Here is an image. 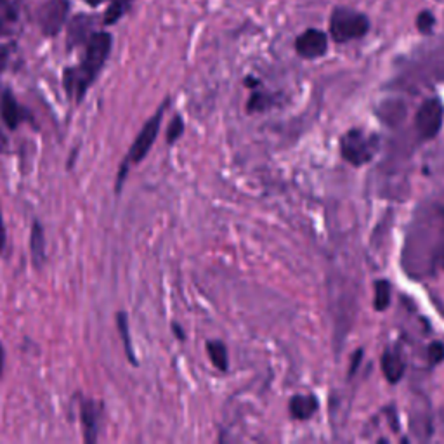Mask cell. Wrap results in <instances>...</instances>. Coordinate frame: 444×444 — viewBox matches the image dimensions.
<instances>
[{
	"instance_id": "d6986e66",
	"label": "cell",
	"mask_w": 444,
	"mask_h": 444,
	"mask_svg": "<svg viewBox=\"0 0 444 444\" xmlns=\"http://www.w3.org/2000/svg\"><path fill=\"white\" fill-rule=\"evenodd\" d=\"M271 106H273V97H271L269 94L261 92V90L254 89V92H252L250 99H248V103H247L248 113H255V111H264V110H267V108H271Z\"/></svg>"
},
{
	"instance_id": "ac0fdd59",
	"label": "cell",
	"mask_w": 444,
	"mask_h": 444,
	"mask_svg": "<svg viewBox=\"0 0 444 444\" xmlns=\"http://www.w3.org/2000/svg\"><path fill=\"white\" fill-rule=\"evenodd\" d=\"M391 304V285L385 280L375 281V299L373 308L377 311H385Z\"/></svg>"
},
{
	"instance_id": "277c9868",
	"label": "cell",
	"mask_w": 444,
	"mask_h": 444,
	"mask_svg": "<svg viewBox=\"0 0 444 444\" xmlns=\"http://www.w3.org/2000/svg\"><path fill=\"white\" fill-rule=\"evenodd\" d=\"M378 148V137L368 136L366 132L359 129H352L348 134H344L341 141V151L344 160L349 164L361 167V165L371 162Z\"/></svg>"
},
{
	"instance_id": "cb8c5ba5",
	"label": "cell",
	"mask_w": 444,
	"mask_h": 444,
	"mask_svg": "<svg viewBox=\"0 0 444 444\" xmlns=\"http://www.w3.org/2000/svg\"><path fill=\"white\" fill-rule=\"evenodd\" d=\"M6 243H7V229L2 219V210H0V255H2L3 250H6Z\"/></svg>"
},
{
	"instance_id": "7c38bea8",
	"label": "cell",
	"mask_w": 444,
	"mask_h": 444,
	"mask_svg": "<svg viewBox=\"0 0 444 444\" xmlns=\"http://www.w3.org/2000/svg\"><path fill=\"white\" fill-rule=\"evenodd\" d=\"M288 410L295 420H309L317 411V399L311 394H297L290 399Z\"/></svg>"
},
{
	"instance_id": "f1b7e54d",
	"label": "cell",
	"mask_w": 444,
	"mask_h": 444,
	"mask_svg": "<svg viewBox=\"0 0 444 444\" xmlns=\"http://www.w3.org/2000/svg\"><path fill=\"white\" fill-rule=\"evenodd\" d=\"M259 84H261V82H259L257 78H254V77H247V78H245V85H247V87L257 89Z\"/></svg>"
},
{
	"instance_id": "ffe728a7",
	"label": "cell",
	"mask_w": 444,
	"mask_h": 444,
	"mask_svg": "<svg viewBox=\"0 0 444 444\" xmlns=\"http://www.w3.org/2000/svg\"><path fill=\"white\" fill-rule=\"evenodd\" d=\"M184 131H186V125H184V120L180 115H176L174 118H172L171 125H169L167 129V144L169 146H172V144H176L178 141L180 139V136H182Z\"/></svg>"
},
{
	"instance_id": "7402d4cb",
	"label": "cell",
	"mask_w": 444,
	"mask_h": 444,
	"mask_svg": "<svg viewBox=\"0 0 444 444\" xmlns=\"http://www.w3.org/2000/svg\"><path fill=\"white\" fill-rule=\"evenodd\" d=\"M429 359L432 364H439L444 361V344L443 342H432L429 348Z\"/></svg>"
},
{
	"instance_id": "484cf974",
	"label": "cell",
	"mask_w": 444,
	"mask_h": 444,
	"mask_svg": "<svg viewBox=\"0 0 444 444\" xmlns=\"http://www.w3.org/2000/svg\"><path fill=\"white\" fill-rule=\"evenodd\" d=\"M171 328H172V334L176 335V338H178V341H180V342L186 341V338H187L186 331H184V328L180 327V324L178 323V321H174V323L171 324Z\"/></svg>"
},
{
	"instance_id": "52a82bcc",
	"label": "cell",
	"mask_w": 444,
	"mask_h": 444,
	"mask_svg": "<svg viewBox=\"0 0 444 444\" xmlns=\"http://www.w3.org/2000/svg\"><path fill=\"white\" fill-rule=\"evenodd\" d=\"M104 404L101 401L80 398V424L84 431V441L96 444L99 439V431L103 427Z\"/></svg>"
},
{
	"instance_id": "4316f807",
	"label": "cell",
	"mask_w": 444,
	"mask_h": 444,
	"mask_svg": "<svg viewBox=\"0 0 444 444\" xmlns=\"http://www.w3.org/2000/svg\"><path fill=\"white\" fill-rule=\"evenodd\" d=\"M7 150H9V139H7L6 132H3L2 129H0V155L6 153Z\"/></svg>"
},
{
	"instance_id": "44dd1931",
	"label": "cell",
	"mask_w": 444,
	"mask_h": 444,
	"mask_svg": "<svg viewBox=\"0 0 444 444\" xmlns=\"http://www.w3.org/2000/svg\"><path fill=\"white\" fill-rule=\"evenodd\" d=\"M415 24H417V28L420 34H424V35L432 34V30H434V27H436L434 14H432L431 10H422V13H418L417 20H415Z\"/></svg>"
},
{
	"instance_id": "5bb4252c",
	"label": "cell",
	"mask_w": 444,
	"mask_h": 444,
	"mask_svg": "<svg viewBox=\"0 0 444 444\" xmlns=\"http://www.w3.org/2000/svg\"><path fill=\"white\" fill-rule=\"evenodd\" d=\"M382 371L391 384H398L404 375V361L399 352L385 351L382 356Z\"/></svg>"
},
{
	"instance_id": "6da1fadb",
	"label": "cell",
	"mask_w": 444,
	"mask_h": 444,
	"mask_svg": "<svg viewBox=\"0 0 444 444\" xmlns=\"http://www.w3.org/2000/svg\"><path fill=\"white\" fill-rule=\"evenodd\" d=\"M111 47H113L111 34L94 31L92 37L85 44V52L82 56L80 64L68 66L63 71V89L75 104H80L84 101L89 87L99 77L111 54Z\"/></svg>"
},
{
	"instance_id": "4fadbf2b",
	"label": "cell",
	"mask_w": 444,
	"mask_h": 444,
	"mask_svg": "<svg viewBox=\"0 0 444 444\" xmlns=\"http://www.w3.org/2000/svg\"><path fill=\"white\" fill-rule=\"evenodd\" d=\"M115 321H117V330L120 334L122 344H124V351L125 356H127L129 363L132 366H137L139 361H137L136 352H134V345H132V338H131V324H129V316L125 311H118L115 314Z\"/></svg>"
},
{
	"instance_id": "83f0119b",
	"label": "cell",
	"mask_w": 444,
	"mask_h": 444,
	"mask_svg": "<svg viewBox=\"0 0 444 444\" xmlns=\"http://www.w3.org/2000/svg\"><path fill=\"white\" fill-rule=\"evenodd\" d=\"M363 357V351H356V355L352 356V364H351V370H349V373H355L357 364H359V359Z\"/></svg>"
},
{
	"instance_id": "30bf717a",
	"label": "cell",
	"mask_w": 444,
	"mask_h": 444,
	"mask_svg": "<svg viewBox=\"0 0 444 444\" xmlns=\"http://www.w3.org/2000/svg\"><path fill=\"white\" fill-rule=\"evenodd\" d=\"M92 27H94L92 17L87 16V14H77V16L68 23V31H66L68 50L87 44L89 38L92 37L94 34Z\"/></svg>"
},
{
	"instance_id": "7a4b0ae2",
	"label": "cell",
	"mask_w": 444,
	"mask_h": 444,
	"mask_svg": "<svg viewBox=\"0 0 444 444\" xmlns=\"http://www.w3.org/2000/svg\"><path fill=\"white\" fill-rule=\"evenodd\" d=\"M169 104H171V97H167V99L158 106V110L155 111V115L150 118V120L144 122L143 129H141L139 134L136 136V139H134L132 146L129 148L127 155H125V158L120 162V165H118L117 179H115V193L117 194L122 193V187H124L125 180H127V176L129 172H131V169L134 167V165L141 164V162L148 157V153L151 151L153 144L157 143L158 132H160V125L162 122H164V115L165 111H167Z\"/></svg>"
},
{
	"instance_id": "8fae6325",
	"label": "cell",
	"mask_w": 444,
	"mask_h": 444,
	"mask_svg": "<svg viewBox=\"0 0 444 444\" xmlns=\"http://www.w3.org/2000/svg\"><path fill=\"white\" fill-rule=\"evenodd\" d=\"M45 233L44 227H42L41 221H34L31 224V233H30V250H31V261L37 269H41L44 266L47 254H45Z\"/></svg>"
},
{
	"instance_id": "9c48e42d",
	"label": "cell",
	"mask_w": 444,
	"mask_h": 444,
	"mask_svg": "<svg viewBox=\"0 0 444 444\" xmlns=\"http://www.w3.org/2000/svg\"><path fill=\"white\" fill-rule=\"evenodd\" d=\"M295 50L304 59H317L328 50V37L324 31L309 28L295 38Z\"/></svg>"
},
{
	"instance_id": "ba28073f",
	"label": "cell",
	"mask_w": 444,
	"mask_h": 444,
	"mask_svg": "<svg viewBox=\"0 0 444 444\" xmlns=\"http://www.w3.org/2000/svg\"><path fill=\"white\" fill-rule=\"evenodd\" d=\"M0 118L9 131H16L23 122L34 124V117H31L30 111L23 104H20V101L16 99V96L9 87L3 89L0 94Z\"/></svg>"
},
{
	"instance_id": "3957f363",
	"label": "cell",
	"mask_w": 444,
	"mask_h": 444,
	"mask_svg": "<svg viewBox=\"0 0 444 444\" xmlns=\"http://www.w3.org/2000/svg\"><path fill=\"white\" fill-rule=\"evenodd\" d=\"M370 30V21L364 14L349 7H337L330 17V35L337 44L364 37Z\"/></svg>"
},
{
	"instance_id": "e0dca14e",
	"label": "cell",
	"mask_w": 444,
	"mask_h": 444,
	"mask_svg": "<svg viewBox=\"0 0 444 444\" xmlns=\"http://www.w3.org/2000/svg\"><path fill=\"white\" fill-rule=\"evenodd\" d=\"M134 0H111L110 7L106 9L103 16V24L104 27H111V24L118 23L125 14L129 13V9L132 7Z\"/></svg>"
},
{
	"instance_id": "d4e9b609",
	"label": "cell",
	"mask_w": 444,
	"mask_h": 444,
	"mask_svg": "<svg viewBox=\"0 0 444 444\" xmlns=\"http://www.w3.org/2000/svg\"><path fill=\"white\" fill-rule=\"evenodd\" d=\"M434 264L441 267V269H444V238H443L441 243H439V247L436 248V254H434Z\"/></svg>"
},
{
	"instance_id": "f546056e",
	"label": "cell",
	"mask_w": 444,
	"mask_h": 444,
	"mask_svg": "<svg viewBox=\"0 0 444 444\" xmlns=\"http://www.w3.org/2000/svg\"><path fill=\"white\" fill-rule=\"evenodd\" d=\"M3 364H6V351H3V345L0 342V375L3 373Z\"/></svg>"
},
{
	"instance_id": "603a6c76",
	"label": "cell",
	"mask_w": 444,
	"mask_h": 444,
	"mask_svg": "<svg viewBox=\"0 0 444 444\" xmlns=\"http://www.w3.org/2000/svg\"><path fill=\"white\" fill-rule=\"evenodd\" d=\"M13 50H14V42H10V44H0V75L7 70V64H9Z\"/></svg>"
},
{
	"instance_id": "2e32d148",
	"label": "cell",
	"mask_w": 444,
	"mask_h": 444,
	"mask_svg": "<svg viewBox=\"0 0 444 444\" xmlns=\"http://www.w3.org/2000/svg\"><path fill=\"white\" fill-rule=\"evenodd\" d=\"M17 23V9L13 0H0V37L9 35Z\"/></svg>"
},
{
	"instance_id": "8992f818",
	"label": "cell",
	"mask_w": 444,
	"mask_h": 444,
	"mask_svg": "<svg viewBox=\"0 0 444 444\" xmlns=\"http://www.w3.org/2000/svg\"><path fill=\"white\" fill-rule=\"evenodd\" d=\"M443 115L444 108L439 99H427L424 101L417 111L415 117V124H417V131L420 137L424 139H434L441 131L443 125Z\"/></svg>"
},
{
	"instance_id": "5b68a950",
	"label": "cell",
	"mask_w": 444,
	"mask_h": 444,
	"mask_svg": "<svg viewBox=\"0 0 444 444\" xmlns=\"http://www.w3.org/2000/svg\"><path fill=\"white\" fill-rule=\"evenodd\" d=\"M70 14V0H45L37 13L38 27L45 37H57Z\"/></svg>"
},
{
	"instance_id": "4dcf8cb0",
	"label": "cell",
	"mask_w": 444,
	"mask_h": 444,
	"mask_svg": "<svg viewBox=\"0 0 444 444\" xmlns=\"http://www.w3.org/2000/svg\"><path fill=\"white\" fill-rule=\"evenodd\" d=\"M104 2H108V0H85V3H87V6H90V7H99L101 3H104Z\"/></svg>"
},
{
	"instance_id": "9a60e30c",
	"label": "cell",
	"mask_w": 444,
	"mask_h": 444,
	"mask_svg": "<svg viewBox=\"0 0 444 444\" xmlns=\"http://www.w3.org/2000/svg\"><path fill=\"white\" fill-rule=\"evenodd\" d=\"M207 355L210 357L212 364L217 368L219 371L226 373L229 370V355H227V348L222 341H208L207 342Z\"/></svg>"
}]
</instances>
